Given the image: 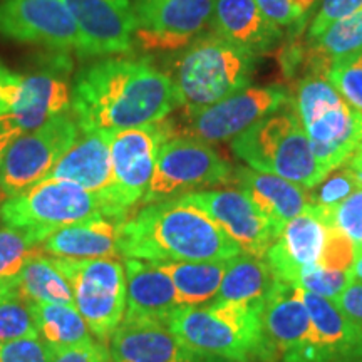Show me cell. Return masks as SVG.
Here are the masks:
<instances>
[{"mask_svg":"<svg viewBox=\"0 0 362 362\" xmlns=\"http://www.w3.org/2000/svg\"><path fill=\"white\" fill-rule=\"evenodd\" d=\"M178 107L175 86L148 59H104L72 84L71 111L83 131L138 128L166 119Z\"/></svg>","mask_w":362,"mask_h":362,"instance_id":"6da1fadb","label":"cell"},{"mask_svg":"<svg viewBox=\"0 0 362 362\" xmlns=\"http://www.w3.org/2000/svg\"><path fill=\"white\" fill-rule=\"evenodd\" d=\"M240 248L200 208L175 198L144 205L121 230L119 255L146 262H225Z\"/></svg>","mask_w":362,"mask_h":362,"instance_id":"7a4b0ae2","label":"cell"},{"mask_svg":"<svg viewBox=\"0 0 362 362\" xmlns=\"http://www.w3.org/2000/svg\"><path fill=\"white\" fill-rule=\"evenodd\" d=\"M264 304L214 300L178 307L168 325L188 349L214 362H264Z\"/></svg>","mask_w":362,"mask_h":362,"instance_id":"3957f363","label":"cell"},{"mask_svg":"<svg viewBox=\"0 0 362 362\" xmlns=\"http://www.w3.org/2000/svg\"><path fill=\"white\" fill-rule=\"evenodd\" d=\"M257 54L220 35H198L175 59L170 79L178 107L197 111L250 86Z\"/></svg>","mask_w":362,"mask_h":362,"instance_id":"277c9868","label":"cell"},{"mask_svg":"<svg viewBox=\"0 0 362 362\" xmlns=\"http://www.w3.org/2000/svg\"><path fill=\"white\" fill-rule=\"evenodd\" d=\"M232 149L248 168L282 176L309 189L329 175L315 160L292 101L232 139Z\"/></svg>","mask_w":362,"mask_h":362,"instance_id":"5b68a950","label":"cell"},{"mask_svg":"<svg viewBox=\"0 0 362 362\" xmlns=\"http://www.w3.org/2000/svg\"><path fill=\"white\" fill-rule=\"evenodd\" d=\"M293 110L319 165L330 173L362 146V112L329 83L327 76H305L297 84Z\"/></svg>","mask_w":362,"mask_h":362,"instance_id":"8992f818","label":"cell"},{"mask_svg":"<svg viewBox=\"0 0 362 362\" xmlns=\"http://www.w3.org/2000/svg\"><path fill=\"white\" fill-rule=\"evenodd\" d=\"M96 215L116 216L98 194L66 180H42L0 203V220L6 226L33 233L40 242Z\"/></svg>","mask_w":362,"mask_h":362,"instance_id":"52a82bcc","label":"cell"},{"mask_svg":"<svg viewBox=\"0 0 362 362\" xmlns=\"http://www.w3.org/2000/svg\"><path fill=\"white\" fill-rule=\"evenodd\" d=\"M74 293V305L98 341L111 339L126 314V272L117 259L51 257Z\"/></svg>","mask_w":362,"mask_h":362,"instance_id":"ba28073f","label":"cell"},{"mask_svg":"<svg viewBox=\"0 0 362 362\" xmlns=\"http://www.w3.org/2000/svg\"><path fill=\"white\" fill-rule=\"evenodd\" d=\"M233 170L211 144L173 134L158 151L155 173L143 203L175 200L232 180Z\"/></svg>","mask_w":362,"mask_h":362,"instance_id":"9c48e42d","label":"cell"},{"mask_svg":"<svg viewBox=\"0 0 362 362\" xmlns=\"http://www.w3.org/2000/svg\"><path fill=\"white\" fill-rule=\"evenodd\" d=\"M79 133L81 128L72 112H62L40 128L21 134L0 156L4 200L47 178Z\"/></svg>","mask_w":362,"mask_h":362,"instance_id":"30bf717a","label":"cell"},{"mask_svg":"<svg viewBox=\"0 0 362 362\" xmlns=\"http://www.w3.org/2000/svg\"><path fill=\"white\" fill-rule=\"evenodd\" d=\"M288 103L291 98L282 86H248L211 106L185 111L178 136L208 144L232 141L262 117L282 110Z\"/></svg>","mask_w":362,"mask_h":362,"instance_id":"8fae6325","label":"cell"},{"mask_svg":"<svg viewBox=\"0 0 362 362\" xmlns=\"http://www.w3.org/2000/svg\"><path fill=\"white\" fill-rule=\"evenodd\" d=\"M171 136L166 119L138 128L110 133L112 163V206L128 216L136 203L143 202L155 173L158 151Z\"/></svg>","mask_w":362,"mask_h":362,"instance_id":"7c38bea8","label":"cell"},{"mask_svg":"<svg viewBox=\"0 0 362 362\" xmlns=\"http://www.w3.org/2000/svg\"><path fill=\"white\" fill-rule=\"evenodd\" d=\"M215 0H136L134 40L143 51L176 52L210 24Z\"/></svg>","mask_w":362,"mask_h":362,"instance_id":"4fadbf2b","label":"cell"},{"mask_svg":"<svg viewBox=\"0 0 362 362\" xmlns=\"http://www.w3.org/2000/svg\"><path fill=\"white\" fill-rule=\"evenodd\" d=\"M0 35L84 56L83 35L62 0H0Z\"/></svg>","mask_w":362,"mask_h":362,"instance_id":"5bb4252c","label":"cell"},{"mask_svg":"<svg viewBox=\"0 0 362 362\" xmlns=\"http://www.w3.org/2000/svg\"><path fill=\"white\" fill-rule=\"evenodd\" d=\"M180 200L205 211L243 253L265 257L279 233L240 188L202 189L183 194Z\"/></svg>","mask_w":362,"mask_h":362,"instance_id":"9a60e30c","label":"cell"},{"mask_svg":"<svg viewBox=\"0 0 362 362\" xmlns=\"http://www.w3.org/2000/svg\"><path fill=\"white\" fill-rule=\"evenodd\" d=\"M332 232L324 210L317 205L288 220L265 253L275 279L296 285L302 272L322 264Z\"/></svg>","mask_w":362,"mask_h":362,"instance_id":"2e32d148","label":"cell"},{"mask_svg":"<svg viewBox=\"0 0 362 362\" xmlns=\"http://www.w3.org/2000/svg\"><path fill=\"white\" fill-rule=\"evenodd\" d=\"M264 362H296L310 337V315L298 285L277 282L262 307Z\"/></svg>","mask_w":362,"mask_h":362,"instance_id":"e0dca14e","label":"cell"},{"mask_svg":"<svg viewBox=\"0 0 362 362\" xmlns=\"http://www.w3.org/2000/svg\"><path fill=\"white\" fill-rule=\"evenodd\" d=\"M78 25L84 56L131 52L136 17L129 0H62Z\"/></svg>","mask_w":362,"mask_h":362,"instance_id":"ac0fdd59","label":"cell"},{"mask_svg":"<svg viewBox=\"0 0 362 362\" xmlns=\"http://www.w3.org/2000/svg\"><path fill=\"white\" fill-rule=\"evenodd\" d=\"M310 337L296 362H362V329L329 298L305 292Z\"/></svg>","mask_w":362,"mask_h":362,"instance_id":"d6986e66","label":"cell"},{"mask_svg":"<svg viewBox=\"0 0 362 362\" xmlns=\"http://www.w3.org/2000/svg\"><path fill=\"white\" fill-rule=\"evenodd\" d=\"M69 69V61L59 56L42 69L22 76L19 99L11 111L22 134L40 128L49 119L71 110Z\"/></svg>","mask_w":362,"mask_h":362,"instance_id":"ffe728a7","label":"cell"},{"mask_svg":"<svg viewBox=\"0 0 362 362\" xmlns=\"http://www.w3.org/2000/svg\"><path fill=\"white\" fill-rule=\"evenodd\" d=\"M110 341L111 362H214L188 349L161 320L123 319Z\"/></svg>","mask_w":362,"mask_h":362,"instance_id":"44dd1931","label":"cell"},{"mask_svg":"<svg viewBox=\"0 0 362 362\" xmlns=\"http://www.w3.org/2000/svg\"><path fill=\"white\" fill-rule=\"evenodd\" d=\"M47 178L66 180L79 185L88 192L98 194L112 215L124 216L117 214L111 200L112 163L110 133L81 129L78 139L54 165Z\"/></svg>","mask_w":362,"mask_h":362,"instance_id":"7402d4cb","label":"cell"},{"mask_svg":"<svg viewBox=\"0 0 362 362\" xmlns=\"http://www.w3.org/2000/svg\"><path fill=\"white\" fill-rule=\"evenodd\" d=\"M126 218L96 215L67 225L44 240L42 252L57 259H117Z\"/></svg>","mask_w":362,"mask_h":362,"instance_id":"603a6c76","label":"cell"},{"mask_svg":"<svg viewBox=\"0 0 362 362\" xmlns=\"http://www.w3.org/2000/svg\"><path fill=\"white\" fill-rule=\"evenodd\" d=\"M126 314L124 319L168 322L180 307L170 275L158 262L124 259Z\"/></svg>","mask_w":362,"mask_h":362,"instance_id":"cb8c5ba5","label":"cell"},{"mask_svg":"<svg viewBox=\"0 0 362 362\" xmlns=\"http://www.w3.org/2000/svg\"><path fill=\"white\" fill-rule=\"evenodd\" d=\"M232 178L238 188L250 197L264 216L270 220L277 232L288 220L300 215L312 205L309 188L300 187L282 176L242 166L233 171Z\"/></svg>","mask_w":362,"mask_h":362,"instance_id":"d4e9b609","label":"cell"},{"mask_svg":"<svg viewBox=\"0 0 362 362\" xmlns=\"http://www.w3.org/2000/svg\"><path fill=\"white\" fill-rule=\"evenodd\" d=\"M210 24L216 35L255 54L282 39V29L262 16L255 0H215Z\"/></svg>","mask_w":362,"mask_h":362,"instance_id":"484cf974","label":"cell"},{"mask_svg":"<svg viewBox=\"0 0 362 362\" xmlns=\"http://www.w3.org/2000/svg\"><path fill=\"white\" fill-rule=\"evenodd\" d=\"M275 282L277 279L265 257L240 252L226 260L223 280L215 300L264 304Z\"/></svg>","mask_w":362,"mask_h":362,"instance_id":"4316f807","label":"cell"},{"mask_svg":"<svg viewBox=\"0 0 362 362\" xmlns=\"http://www.w3.org/2000/svg\"><path fill=\"white\" fill-rule=\"evenodd\" d=\"M37 329V336L52 354L79 346L94 339L93 334L74 305L27 302Z\"/></svg>","mask_w":362,"mask_h":362,"instance_id":"83f0119b","label":"cell"},{"mask_svg":"<svg viewBox=\"0 0 362 362\" xmlns=\"http://www.w3.org/2000/svg\"><path fill=\"white\" fill-rule=\"evenodd\" d=\"M362 49V7L351 16L334 22L322 34L312 37L304 51L309 76H327L330 64Z\"/></svg>","mask_w":362,"mask_h":362,"instance_id":"f1b7e54d","label":"cell"},{"mask_svg":"<svg viewBox=\"0 0 362 362\" xmlns=\"http://www.w3.org/2000/svg\"><path fill=\"white\" fill-rule=\"evenodd\" d=\"M170 275L180 307L205 305L220 292L225 262H158Z\"/></svg>","mask_w":362,"mask_h":362,"instance_id":"f546056e","label":"cell"},{"mask_svg":"<svg viewBox=\"0 0 362 362\" xmlns=\"http://www.w3.org/2000/svg\"><path fill=\"white\" fill-rule=\"evenodd\" d=\"M21 297L25 302L74 305V293L64 275L57 270L51 257L35 255L17 275ZM76 307V305H74Z\"/></svg>","mask_w":362,"mask_h":362,"instance_id":"4dcf8cb0","label":"cell"},{"mask_svg":"<svg viewBox=\"0 0 362 362\" xmlns=\"http://www.w3.org/2000/svg\"><path fill=\"white\" fill-rule=\"evenodd\" d=\"M42 252V242L24 230L0 228V280H13L33 257Z\"/></svg>","mask_w":362,"mask_h":362,"instance_id":"1f68e13d","label":"cell"},{"mask_svg":"<svg viewBox=\"0 0 362 362\" xmlns=\"http://www.w3.org/2000/svg\"><path fill=\"white\" fill-rule=\"evenodd\" d=\"M327 79L352 107L362 112V49L334 61Z\"/></svg>","mask_w":362,"mask_h":362,"instance_id":"d6a6232c","label":"cell"},{"mask_svg":"<svg viewBox=\"0 0 362 362\" xmlns=\"http://www.w3.org/2000/svg\"><path fill=\"white\" fill-rule=\"evenodd\" d=\"M361 185L362 180L359 175L356 173L349 163H346V165L330 171L319 185L310 188L312 205L322 208L336 206L337 203L346 200L351 193H354Z\"/></svg>","mask_w":362,"mask_h":362,"instance_id":"836d02e7","label":"cell"},{"mask_svg":"<svg viewBox=\"0 0 362 362\" xmlns=\"http://www.w3.org/2000/svg\"><path fill=\"white\" fill-rule=\"evenodd\" d=\"M322 210L329 223L349 240L356 252L362 248V185L336 206Z\"/></svg>","mask_w":362,"mask_h":362,"instance_id":"e575fe53","label":"cell"},{"mask_svg":"<svg viewBox=\"0 0 362 362\" xmlns=\"http://www.w3.org/2000/svg\"><path fill=\"white\" fill-rule=\"evenodd\" d=\"M351 282V270H339L330 269V267L325 265H315L302 272L298 275L296 285L304 288L305 292L334 300Z\"/></svg>","mask_w":362,"mask_h":362,"instance_id":"d590c367","label":"cell"},{"mask_svg":"<svg viewBox=\"0 0 362 362\" xmlns=\"http://www.w3.org/2000/svg\"><path fill=\"white\" fill-rule=\"evenodd\" d=\"M39 337L37 329L24 298L0 302V342Z\"/></svg>","mask_w":362,"mask_h":362,"instance_id":"8d00e7d4","label":"cell"},{"mask_svg":"<svg viewBox=\"0 0 362 362\" xmlns=\"http://www.w3.org/2000/svg\"><path fill=\"white\" fill-rule=\"evenodd\" d=\"M262 16L279 29L300 25L317 0H255Z\"/></svg>","mask_w":362,"mask_h":362,"instance_id":"74e56055","label":"cell"},{"mask_svg":"<svg viewBox=\"0 0 362 362\" xmlns=\"http://www.w3.org/2000/svg\"><path fill=\"white\" fill-rule=\"evenodd\" d=\"M52 356L39 337L0 342V362H51Z\"/></svg>","mask_w":362,"mask_h":362,"instance_id":"f35d334b","label":"cell"},{"mask_svg":"<svg viewBox=\"0 0 362 362\" xmlns=\"http://www.w3.org/2000/svg\"><path fill=\"white\" fill-rule=\"evenodd\" d=\"M362 7V0H320L315 17L309 25V39L322 34L334 22L351 16Z\"/></svg>","mask_w":362,"mask_h":362,"instance_id":"ab89813d","label":"cell"},{"mask_svg":"<svg viewBox=\"0 0 362 362\" xmlns=\"http://www.w3.org/2000/svg\"><path fill=\"white\" fill-rule=\"evenodd\" d=\"M51 362H111L110 347L96 337L52 356Z\"/></svg>","mask_w":362,"mask_h":362,"instance_id":"60d3db41","label":"cell"},{"mask_svg":"<svg viewBox=\"0 0 362 362\" xmlns=\"http://www.w3.org/2000/svg\"><path fill=\"white\" fill-rule=\"evenodd\" d=\"M334 304L347 319L356 322L362 329V282L352 280L339 296L334 298Z\"/></svg>","mask_w":362,"mask_h":362,"instance_id":"b9f144b4","label":"cell"},{"mask_svg":"<svg viewBox=\"0 0 362 362\" xmlns=\"http://www.w3.org/2000/svg\"><path fill=\"white\" fill-rule=\"evenodd\" d=\"M22 76L12 72L0 62V115H7L13 110L21 94Z\"/></svg>","mask_w":362,"mask_h":362,"instance_id":"7bdbcfd3","label":"cell"},{"mask_svg":"<svg viewBox=\"0 0 362 362\" xmlns=\"http://www.w3.org/2000/svg\"><path fill=\"white\" fill-rule=\"evenodd\" d=\"M17 297H21L19 285H17V279L0 280V302L8 300V298H17Z\"/></svg>","mask_w":362,"mask_h":362,"instance_id":"ee69618b","label":"cell"},{"mask_svg":"<svg viewBox=\"0 0 362 362\" xmlns=\"http://www.w3.org/2000/svg\"><path fill=\"white\" fill-rule=\"evenodd\" d=\"M351 274H352V280H361L362 282V248L356 252L354 255V262H352L351 267Z\"/></svg>","mask_w":362,"mask_h":362,"instance_id":"f6af8a7d","label":"cell"},{"mask_svg":"<svg viewBox=\"0 0 362 362\" xmlns=\"http://www.w3.org/2000/svg\"><path fill=\"white\" fill-rule=\"evenodd\" d=\"M347 163H349V165L352 166V168H354L356 173L359 175V178L362 180V153H361V151H357L356 155L352 156L351 160L347 161Z\"/></svg>","mask_w":362,"mask_h":362,"instance_id":"bcb514c9","label":"cell"},{"mask_svg":"<svg viewBox=\"0 0 362 362\" xmlns=\"http://www.w3.org/2000/svg\"><path fill=\"white\" fill-rule=\"evenodd\" d=\"M0 202H4V194H2V192H0Z\"/></svg>","mask_w":362,"mask_h":362,"instance_id":"7dc6e473","label":"cell"},{"mask_svg":"<svg viewBox=\"0 0 362 362\" xmlns=\"http://www.w3.org/2000/svg\"><path fill=\"white\" fill-rule=\"evenodd\" d=\"M359 151H361V153H362V146H361V149H359Z\"/></svg>","mask_w":362,"mask_h":362,"instance_id":"c3c4849f","label":"cell"}]
</instances>
